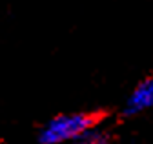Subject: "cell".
<instances>
[{"label":"cell","mask_w":153,"mask_h":144,"mask_svg":"<svg viewBox=\"0 0 153 144\" xmlns=\"http://www.w3.org/2000/svg\"><path fill=\"white\" fill-rule=\"evenodd\" d=\"M95 115L89 113H60L49 119L38 131V142L40 144H71L95 128Z\"/></svg>","instance_id":"cell-1"},{"label":"cell","mask_w":153,"mask_h":144,"mask_svg":"<svg viewBox=\"0 0 153 144\" xmlns=\"http://www.w3.org/2000/svg\"><path fill=\"white\" fill-rule=\"evenodd\" d=\"M153 108V77H148L140 80L135 89L129 93L124 104V115L126 117H135Z\"/></svg>","instance_id":"cell-2"},{"label":"cell","mask_w":153,"mask_h":144,"mask_svg":"<svg viewBox=\"0 0 153 144\" xmlns=\"http://www.w3.org/2000/svg\"><path fill=\"white\" fill-rule=\"evenodd\" d=\"M71 144H111V139H109V135L104 131V130H100V128H91L89 131H86L84 135H80L79 139H76L75 142H71Z\"/></svg>","instance_id":"cell-3"}]
</instances>
